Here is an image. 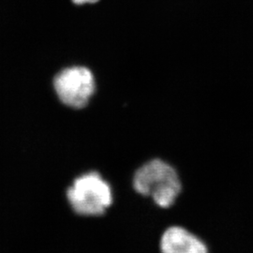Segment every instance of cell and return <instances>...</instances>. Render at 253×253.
Returning a JSON list of instances; mask_svg holds the SVG:
<instances>
[{
	"mask_svg": "<svg viewBox=\"0 0 253 253\" xmlns=\"http://www.w3.org/2000/svg\"><path fill=\"white\" fill-rule=\"evenodd\" d=\"M133 189L137 193L151 197L162 208H169L180 194L182 186L178 173L171 164L155 159L143 164L134 173Z\"/></svg>",
	"mask_w": 253,
	"mask_h": 253,
	"instance_id": "obj_1",
	"label": "cell"
},
{
	"mask_svg": "<svg viewBox=\"0 0 253 253\" xmlns=\"http://www.w3.org/2000/svg\"><path fill=\"white\" fill-rule=\"evenodd\" d=\"M162 253H208L206 243L186 228L171 226L161 238Z\"/></svg>",
	"mask_w": 253,
	"mask_h": 253,
	"instance_id": "obj_4",
	"label": "cell"
},
{
	"mask_svg": "<svg viewBox=\"0 0 253 253\" xmlns=\"http://www.w3.org/2000/svg\"><path fill=\"white\" fill-rule=\"evenodd\" d=\"M55 94L70 108L86 107L96 91L95 76L84 66L68 67L56 73L53 81Z\"/></svg>",
	"mask_w": 253,
	"mask_h": 253,
	"instance_id": "obj_3",
	"label": "cell"
},
{
	"mask_svg": "<svg viewBox=\"0 0 253 253\" xmlns=\"http://www.w3.org/2000/svg\"><path fill=\"white\" fill-rule=\"evenodd\" d=\"M67 198L75 213L85 217L103 215L113 204V190L99 172L78 176L67 191Z\"/></svg>",
	"mask_w": 253,
	"mask_h": 253,
	"instance_id": "obj_2",
	"label": "cell"
},
{
	"mask_svg": "<svg viewBox=\"0 0 253 253\" xmlns=\"http://www.w3.org/2000/svg\"><path fill=\"white\" fill-rule=\"evenodd\" d=\"M100 0H72L74 5H85V4H96L98 2H100Z\"/></svg>",
	"mask_w": 253,
	"mask_h": 253,
	"instance_id": "obj_5",
	"label": "cell"
}]
</instances>
